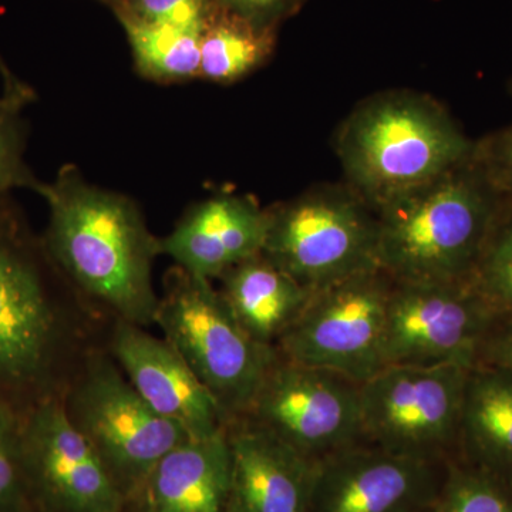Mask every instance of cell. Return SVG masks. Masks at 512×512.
Wrapping results in <instances>:
<instances>
[{
    "label": "cell",
    "instance_id": "7c38bea8",
    "mask_svg": "<svg viewBox=\"0 0 512 512\" xmlns=\"http://www.w3.org/2000/svg\"><path fill=\"white\" fill-rule=\"evenodd\" d=\"M22 434L26 476L37 510L130 511L99 454L69 419L63 394L26 410Z\"/></svg>",
    "mask_w": 512,
    "mask_h": 512
},
{
    "label": "cell",
    "instance_id": "52a82bcc",
    "mask_svg": "<svg viewBox=\"0 0 512 512\" xmlns=\"http://www.w3.org/2000/svg\"><path fill=\"white\" fill-rule=\"evenodd\" d=\"M266 215L261 254L308 291L380 268L375 208L349 185L316 188Z\"/></svg>",
    "mask_w": 512,
    "mask_h": 512
},
{
    "label": "cell",
    "instance_id": "ac0fdd59",
    "mask_svg": "<svg viewBox=\"0 0 512 512\" xmlns=\"http://www.w3.org/2000/svg\"><path fill=\"white\" fill-rule=\"evenodd\" d=\"M218 282L239 325L255 342L275 349L312 295L262 254L232 266Z\"/></svg>",
    "mask_w": 512,
    "mask_h": 512
},
{
    "label": "cell",
    "instance_id": "5b68a950",
    "mask_svg": "<svg viewBox=\"0 0 512 512\" xmlns=\"http://www.w3.org/2000/svg\"><path fill=\"white\" fill-rule=\"evenodd\" d=\"M63 400L69 419L99 454L130 510L161 458L192 439L138 394L106 346L93 345L84 353Z\"/></svg>",
    "mask_w": 512,
    "mask_h": 512
},
{
    "label": "cell",
    "instance_id": "8fae6325",
    "mask_svg": "<svg viewBox=\"0 0 512 512\" xmlns=\"http://www.w3.org/2000/svg\"><path fill=\"white\" fill-rule=\"evenodd\" d=\"M498 319L470 282L393 279L384 367H473Z\"/></svg>",
    "mask_w": 512,
    "mask_h": 512
},
{
    "label": "cell",
    "instance_id": "836d02e7",
    "mask_svg": "<svg viewBox=\"0 0 512 512\" xmlns=\"http://www.w3.org/2000/svg\"><path fill=\"white\" fill-rule=\"evenodd\" d=\"M40 512V511H39Z\"/></svg>",
    "mask_w": 512,
    "mask_h": 512
},
{
    "label": "cell",
    "instance_id": "9a60e30c",
    "mask_svg": "<svg viewBox=\"0 0 512 512\" xmlns=\"http://www.w3.org/2000/svg\"><path fill=\"white\" fill-rule=\"evenodd\" d=\"M266 222V208L251 197L214 195L191 207L160 238L161 255L192 275L218 281L232 266L261 254Z\"/></svg>",
    "mask_w": 512,
    "mask_h": 512
},
{
    "label": "cell",
    "instance_id": "d4e9b609",
    "mask_svg": "<svg viewBox=\"0 0 512 512\" xmlns=\"http://www.w3.org/2000/svg\"><path fill=\"white\" fill-rule=\"evenodd\" d=\"M0 512H39L26 476L22 414L0 399Z\"/></svg>",
    "mask_w": 512,
    "mask_h": 512
},
{
    "label": "cell",
    "instance_id": "7a4b0ae2",
    "mask_svg": "<svg viewBox=\"0 0 512 512\" xmlns=\"http://www.w3.org/2000/svg\"><path fill=\"white\" fill-rule=\"evenodd\" d=\"M39 195L50 211L42 235L47 254L84 305L110 322L154 325L160 238L151 234L136 202L90 184L74 165H64Z\"/></svg>",
    "mask_w": 512,
    "mask_h": 512
},
{
    "label": "cell",
    "instance_id": "7402d4cb",
    "mask_svg": "<svg viewBox=\"0 0 512 512\" xmlns=\"http://www.w3.org/2000/svg\"><path fill=\"white\" fill-rule=\"evenodd\" d=\"M437 512H512V483L466 461H447Z\"/></svg>",
    "mask_w": 512,
    "mask_h": 512
},
{
    "label": "cell",
    "instance_id": "e0dca14e",
    "mask_svg": "<svg viewBox=\"0 0 512 512\" xmlns=\"http://www.w3.org/2000/svg\"><path fill=\"white\" fill-rule=\"evenodd\" d=\"M231 454L227 434L191 439L161 458L130 512H228Z\"/></svg>",
    "mask_w": 512,
    "mask_h": 512
},
{
    "label": "cell",
    "instance_id": "484cf974",
    "mask_svg": "<svg viewBox=\"0 0 512 512\" xmlns=\"http://www.w3.org/2000/svg\"><path fill=\"white\" fill-rule=\"evenodd\" d=\"M111 8L148 22L204 32L220 5L217 0H116Z\"/></svg>",
    "mask_w": 512,
    "mask_h": 512
},
{
    "label": "cell",
    "instance_id": "83f0119b",
    "mask_svg": "<svg viewBox=\"0 0 512 512\" xmlns=\"http://www.w3.org/2000/svg\"><path fill=\"white\" fill-rule=\"evenodd\" d=\"M218 5L264 28H274L276 20L292 8L295 0H217Z\"/></svg>",
    "mask_w": 512,
    "mask_h": 512
},
{
    "label": "cell",
    "instance_id": "6da1fadb",
    "mask_svg": "<svg viewBox=\"0 0 512 512\" xmlns=\"http://www.w3.org/2000/svg\"><path fill=\"white\" fill-rule=\"evenodd\" d=\"M99 316L70 288L12 194L0 195V399L20 414L64 394Z\"/></svg>",
    "mask_w": 512,
    "mask_h": 512
},
{
    "label": "cell",
    "instance_id": "5bb4252c",
    "mask_svg": "<svg viewBox=\"0 0 512 512\" xmlns=\"http://www.w3.org/2000/svg\"><path fill=\"white\" fill-rule=\"evenodd\" d=\"M106 349L138 394L192 439H211L227 429L220 404L167 339L143 326L111 320Z\"/></svg>",
    "mask_w": 512,
    "mask_h": 512
},
{
    "label": "cell",
    "instance_id": "3957f363",
    "mask_svg": "<svg viewBox=\"0 0 512 512\" xmlns=\"http://www.w3.org/2000/svg\"><path fill=\"white\" fill-rule=\"evenodd\" d=\"M507 201L474 154L376 208L377 262L396 281L470 282Z\"/></svg>",
    "mask_w": 512,
    "mask_h": 512
},
{
    "label": "cell",
    "instance_id": "277c9868",
    "mask_svg": "<svg viewBox=\"0 0 512 512\" xmlns=\"http://www.w3.org/2000/svg\"><path fill=\"white\" fill-rule=\"evenodd\" d=\"M476 148L443 106L409 92L360 104L336 141L349 187L375 210L466 163Z\"/></svg>",
    "mask_w": 512,
    "mask_h": 512
},
{
    "label": "cell",
    "instance_id": "f546056e",
    "mask_svg": "<svg viewBox=\"0 0 512 512\" xmlns=\"http://www.w3.org/2000/svg\"><path fill=\"white\" fill-rule=\"evenodd\" d=\"M0 76H2L3 86H5L6 93L25 92V90L32 89V87L23 83L22 80H19L18 77L12 73V70L9 69L8 64L5 63L2 56H0Z\"/></svg>",
    "mask_w": 512,
    "mask_h": 512
},
{
    "label": "cell",
    "instance_id": "603a6c76",
    "mask_svg": "<svg viewBox=\"0 0 512 512\" xmlns=\"http://www.w3.org/2000/svg\"><path fill=\"white\" fill-rule=\"evenodd\" d=\"M35 100V92H3L0 97V195L19 188L39 194L43 181L32 173L25 160L28 123L23 110Z\"/></svg>",
    "mask_w": 512,
    "mask_h": 512
},
{
    "label": "cell",
    "instance_id": "4316f807",
    "mask_svg": "<svg viewBox=\"0 0 512 512\" xmlns=\"http://www.w3.org/2000/svg\"><path fill=\"white\" fill-rule=\"evenodd\" d=\"M476 154L495 187L512 200V123L477 141Z\"/></svg>",
    "mask_w": 512,
    "mask_h": 512
},
{
    "label": "cell",
    "instance_id": "1f68e13d",
    "mask_svg": "<svg viewBox=\"0 0 512 512\" xmlns=\"http://www.w3.org/2000/svg\"><path fill=\"white\" fill-rule=\"evenodd\" d=\"M424 512H437V504L434 505L433 508H430V510L424 511Z\"/></svg>",
    "mask_w": 512,
    "mask_h": 512
},
{
    "label": "cell",
    "instance_id": "cb8c5ba5",
    "mask_svg": "<svg viewBox=\"0 0 512 512\" xmlns=\"http://www.w3.org/2000/svg\"><path fill=\"white\" fill-rule=\"evenodd\" d=\"M470 284L500 319L512 318V200L495 222Z\"/></svg>",
    "mask_w": 512,
    "mask_h": 512
},
{
    "label": "cell",
    "instance_id": "9c48e42d",
    "mask_svg": "<svg viewBox=\"0 0 512 512\" xmlns=\"http://www.w3.org/2000/svg\"><path fill=\"white\" fill-rule=\"evenodd\" d=\"M392 286V276L376 268L312 292L276 350L292 362L366 382L384 367V326Z\"/></svg>",
    "mask_w": 512,
    "mask_h": 512
},
{
    "label": "cell",
    "instance_id": "ba28073f",
    "mask_svg": "<svg viewBox=\"0 0 512 512\" xmlns=\"http://www.w3.org/2000/svg\"><path fill=\"white\" fill-rule=\"evenodd\" d=\"M471 367L387 366L360 384L363 441L431 461L457 457Z\"/></svg>",
    "mask_w": 512,
    "mask_h": 512
},
{
    "label": "cell",
    "instance_id": "4dcf8cb0",
    "mask_svg": "<svg viewBox=\"0 0 512 512\" xmlns=\"http://www.w3.org/2000/svg\"><path fill=\"white\" fill-rule=\"evenodd\" d=\"M507 89H508V93H510L512 96V77L510 79V82H508Z\"/></svg>",
    "mask_w": 512,
    "mask_h": 512
},
{
    "label": "cell",
    "instance_id": "d6986e66",
    "mask_svg": "<svg viewBox=\"0 0 512 512\" xmlns=\"http://www.w3.org/2000/svg\"><path fill=\"white\" fill-rule=\"evenodd\" d=\"M458 460L512 483V372L491 365L468 370Z\"/></svg>",
    "mask_w": 512,
    "mask_h": 512
},
{
    "label": "cell",
    "instance_id": "ffe728a7",
    "mask_svg": "<svg viewBox=\"0 0 512 512\" xmlns=\"http://www.w3.org/2000/svg\"><path fill=\"white\" fill-rule=\"evenodd\" d=\"M274 33L220 6L202 33L200 79L221 84L244 79L271 57Z\"/></svg>",
    "mask_w": 512,
    "mask_h": 512
},
{
    "label": "cell",
    "instance_id": "44dd1931",
    "mask_svg": "<svg viewBox=\"0 0 512 512\" xmlns=\"http://www.w3.org/2000/svg\"><path fill=\"white\" fill-rule=\"evenodd\" d=\"M127 33L140 74L156 82L173 83L200 77V30L148 22L114 10Z\"/></svg>",
    "mask_w": 512,
    "mask_h": 512
},
{
    "label": "cell",
    "instance_id": "30bf717a",
    "mask_svg": "<svg viewBox=\"0 0 512 512\" xmlns=\"http://www.w3.org/2000/svg\"><path fill=\"white\" fill-rule=\"evenodd\" d=\"M360 384L279 355L266 370L247 419L312 463L363 443Z\"/></svg>",
    "mask_w": 512,
    "mask_h": 512
},
{
    "label": "cell",
    "instance_id": "2e32d148",
    "mask_svg": "<svg viewBox=\"0 0 512 512\" xmlns=\"http://www.w3.org/2000/svg\"><path fill=\"white\" fill-rule=\"evenodd\" d=\"M228 512H309L315 463L247 419L229 421Z\"/></svg>",
    "mask_w": 512,
    "mask_h": 512
},
{
    "label": "cell",
    "instance_id": "d6a6232c",
    "mask_svg": "<svg viewBox=\"0 0 512 512\" xmlns=\"http://www.w3.org/2000/svg\"><path fill=\"white\" fill-rule=\"evenodd\" d=\"M104 2H109L111 5V3L116 2V0H104Z\"/></svg>",
    "mask_w": 512,
    "mask_h": 512
},
{
    "label": "cell",
    "instance_id": "f1b7e54d",
    "mask_svg": "<svg viewBox=\"0 0 512 512\" xmlns=\"http://www.w3.org/2000/svg\"><path fill=\"white\" fill-rule=\"evenodd\" d=\"M477 365L504 367L512 372V318L495 322L480 350Z\"/></svg>",
    "mask_w": 512,
    "mask_h": 512
},
{
    "label": "cell",
    "instance_id": "8992f818",
    "mask_svg": "<svg viewBox=\"0 0 512 512\" xmlns=\"http://www.w3.org/2000/svg\"><path fill=\"white\" fill-rule=\"evenodd\" d=\"M228 419L247 413L278 350L255 342L210 279L174 265L165 274L156 323Z\"/></svg>",
    "mask_w": 512,
    "mask_h": 512
},
{
    "label": "cell",
    "instance_id": "4fadbf2b",
    "mask_svg": "<svg viewBox=\"0 0 512 512\" xmlns=\"http://www.w3.org/2000/svg\"><path fill=\"white\" fill-rule=\"evenodd\" d=\"M447 461L359 443L315 464L309 512H424L439 501Z\"/></svg>",
    "mask_w": 512,
    "mask_h": 512
}]
</instances>
